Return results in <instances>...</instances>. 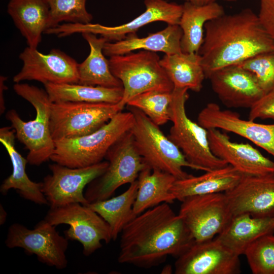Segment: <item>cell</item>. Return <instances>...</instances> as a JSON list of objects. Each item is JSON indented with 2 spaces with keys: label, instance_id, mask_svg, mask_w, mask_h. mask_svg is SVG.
<instances>
[{
  "label": "cell",
  "instance_id": "cell-1",
  "mask_svg": "<svg viewBox=\"0 0 274 274\" xmlns=\"http://www.w3.org/2000/svg\"><path fill=\"white\" fill-rule=\"evenodd\" d=\"M194 241L182 217L162 203L137 215L124 227L118 261L150 268L168 256L178 258Z\"/></svg>",
  "mask_w": 274,
  "mask_h": 274
},
{
  "label": "cell",
  "instance_id": "cell-2",
  "mask_svg": "<svg viewBox=\"0 0 274 274\" xmlns=\"http://www.w3.org/2000/svg\"><path fill=\"white\" fill-rule=\"evenodd\" d=\"M274 51V42L258 15L246 8L224 15L204 25L198 54L206 78L220 68L236 65L257 54Z\"/></svg>",
  "mask_w": 274,
  "mask_h": 274
},
{
  "label": "cell",
  "instance_id": "cell-3",
  "mask_svg": "<svg viewBox=\"0 0 274 274\" xmlns=\"http://www.w3.org/2000/svg\"><path fill=\"white\" fill-rule=\"evenodd\" d=\"M13 89L32 105L36 110V117L25 121L15 110L11 109L7 112L6 118L11 122L16 138L28 150V163L39 166L50 160L55 149L50 123L52 101L45 89L33 85L17 83L13 85Z\"/></svg>",
  "mask_w": 274,
  "mask_h": 274
},
{
  "label": "cell",
  "instance_id": "cell-4",
  "mask_svg": "<svg viewBox=\"0 0 274 274\" xmlns=\"http://www.w3.org/2000/svg\"><path fill=\"white\" fill-rule=\"evenodd\" d=\"M134 122L132 112L121 111L92 133L55 141L50 160L72 168L86 167L100 162L110 148L131 130Z\"/></svg>",
  "mask_w": 274,
  "mask_h": 274
},
{
  "label": "cell",
  "instance_id": "cell-5",
  "mask_svg": "<svg viewBox=\"0 0 274 274\" xmlns=\"http://www.w3.org/2000/svg\"><path fill=\"white\" fill-rule=\"evenodd\" d=\"M187 88H174L170 105L173 125L168 138L180 149L187 161L198 170L210 171L228 164L212 152L208 131L191 120L186 112L185 104L189 97Z\"/></svg>",
  "mask_w": 274,
  "mask_h": 274
},
{
  "label": "cell",
  "instance_id": "cell-6",
  "mask_svg": "<svg viewBox=\"0 0 274 274\" xmlns=\"http://www.w3.org/2000/svg\"><path fill=\"white\" fill-rule=\"evenodd\" d=\"M130 111L134 117L130 132L140 154L150 168L170 174L177 180L190 175L184 170V167L198 170L145 114L133 107Z\"/></svg>",
  "mask_w": 274,
  "mask_h": 274
},
{
  "label": "cell",
  "instance_id": "cell-7",
  "mask_svg": "<svg viewBox=\"0 0 274 274\" xmlns=\"http://www.w3.org/2000/svg\"><path fill=\"white\" fill-rule=\"evenodd\" d=\"M160 60L156 52L146 50L110 57L111 71L123 85V95L119 102L122 109L140 93L151 90L173 91L174 85Z\"/></svg>",
  "mask_w": 274,
  "mask_h": 274
},
{
  "label": "cell",
  "instance_id": "cell-8",
  "mask_svg": "<svg viewBox=\"0 0 274 274\" xmlns=\"http://www.w3.org/2000/svg\"><path fill=\"white\" fill-rule=\"evenodd\" d=\"M105 173L88 185L84 193L89 203L110 198L121 186L137 180L140 173L149 167L140 154L130 130L109 149Z\"/></svg>",
  "mask_w": 274,
  "mask_h": 274
},
{
  "label": "cell",
  "instance_id": "cell-9",
  "mask_svg": "<svg viewBox=\"0 0 274 274\" xmlns=\"http://www.w3.org/2000/svg\"><path fill=\"white\" fill-rule=\"evenodd\" d=\"M119 103L52 102L50 130L54 142L92 133L122 111Z\"/></svg>",
  "mask_w": 274,
  "mask_h": 274
},
{
  "label": "cell",
  "instance_id": "cell-10",
  "mask_svg": "<svg viewBox=\"0 0 274 274\" xmlns=\"http://www.w3.org/2000/svg\"><path fill=\"white\" fill-rule=\"evenodd\" d=\"M145 11L131 21L115 26H107L99 23L86 24L64 23L46 31L47 35L62 38L75 33L89 32L99 35L108 41H119L131 33H136L142 27L156 21L167 24H179L183 6L165 0H145Z\"/></svg>",
  "mask_w": 274,
  "mask_h": 274
},
{
  "label": "cell",
  "instance_id": "cell-11",
  "mask_svg": "<svg viewBox=\"0 0 274 274\" xmlns=\"http://www.w3.org/2000/svg\"><path fill=\"white\" fill-rule=\"evenodd\" d=\"M44 219L56 226L68 225L70 228L64 231L65 237L80 242L86 256L101 248L102 241L109 244L112 240L108 223L96 212L80 203L50 207Z\"/></svg>",
  "mask_w": 274,
  "mask_h": 274
},
{
  "label": "cell",
  "instance_id": "cell-12",
  "mask_svg": "<svg viewBox=\"0 0 274 274\" xmlns=\"http://www.w3.org/2000/svg\"><path fill=\"white\" fill-rule=\"evenodd\" d=\"M53 225L44 219L32 229L17 223L11 224L5 240L10 249L20 248L29 255L35 254L41 262L58 269L68 264L66 252L68 239L61 235Z\"/></svg>",
  "mask_w": 274,
  "mask_h": 274
},
{
  "label": "cell",
  "instance_id": "cell-13",
  "mask_svg": "<svg viewBox=\"0 0 274 274\" xmlns=\"http://www.w3.org/2000/svg\"><path fill=\"white\" fill-rule=\"evenodd\" d=\"M181 202L179 214L196 241L215 238L233 216L225 193L191 196Z\"/></svg>",
  "mask_w": 274,
  "mask_h": 274
},
{
  "label": "cell",
  "instance_id": "cell-14",
  "mask_svg": "<svg viewBox=\"0 0 274 274\" xmlns=\"http://www.w3.org/2000/svg\"><path fill=\"white\" fill-rule=\"evenodd\" d=\"M108 161L83 167L72 168L55 163L49 164L51 174L44 177L42 192L51 208L72 203H89L83 193L86 186L102 175Z\"/></svg>",
  "mask_w": 274,
  "mask_h": 274
},
{
  "label": "cell",
  "instance_id": "cell-15",
  "mask_svg": "<svg viewBox=\"0 0 274 274\" xmlns=\"http://www.w3.org/2000/svg\"><path fill=\"white\" fill-rule=\"evenodd\" d=\"M21 69L13 78L14 83L36 81L47 83H78L79 63L73 58L58 49L44 54L37 48L26 47L20 54Z\"/></svg>",
  "mask_w": 274,
  "mask_h": 274
},
{
  "label": "cell",
  "instance_id": "cell-16",
  "mask_svg": "<svg viewBox=\"0 0 274 274\" xmlns=\"http://www.w3.org/2000/svg\"><path fill=\"white\" fill-rule=\"evenodd\" d=\"M239 256L215 238L196 241L175 263L176 274H238Z\"/></svg>",
  "mask_w": 274,
  "mask_h": 274
},
{
  "label": "cell",
  "instance_id": "cell-17",
  "mask_svg": "<svg viewBox=\"0 0 274 274\" xmlns=\"http://www.w3.org/2000/svg\"><path fill=\"white\" fill-rule=\"evenodd\" d=\"M198 123L207 129L216 128L246 138L274 156V124H264L242 119L236 112L208 104L199 112Z\"/></svg>",
  "mask_w": 274,
  "mask_h": 274
},
{
  "label": "cell",
  "instance_id": "cell-18",
  "mask_svg": "<svg viewBox=\"0 0 274 274\" xmlns=\"http://www.w3.org/2000/svg\"><path fill=\"white\" fill-rule=\"evenodd\" d=\"M225 194L233 215L241 213L256 217L274 215V173L245 175L234 188Z\"/></svg>",
  "mask_w": 274,
  "mask_h": 274
},
{
  "label": "cell",
  "instance_id": "cell-19",
  "mask_svg": "<svg viewBox=\"0 0 274 274\" xmlns=\"http://www.w3.org/2000/svg\"><path fill=\"white\" fill-rule=\"evenodd\" d=\"M208 79L214 92L229 108H250L265 94L253 75L238 65L217 70Z\"/></svg>",
  "mask_w": 274,
  "mask_h": 274
},
{
  "label": "cell",
  "instance_id": "cell-20",
  "mask_svg": "<svg viewBox=\"0 0 274 274\" xmlns=\"http://www.w3.org/2000/svg\"><path fill=\"white\" fill-rule=\"evenodd\" d=\"M210 147L218 158L245 176H261L274 173V161L248 143H238L219 129H208Z\"/></svg>",
  "mask_w": 274,
  "mask_h": 274
},
{
  "label": "cell",
  "instance_id": "cell-21",
  "mask_svg": "<svg viewBox=\"0 0 274 274\" xmlns=\"http://www.w3.org/2000/svg\"><path fill=\"white\" fill-rule=\"evenodd\" d=\"M12 128L9 126L0 128V142L7 151L12 165V173L2 183L0 192L2 195H6L10 189H14L25 199L40 205H49L42 192L41 182L31 181L26 174V166L28 163V160L16 150L15 146L16 135Z\"/></svg>",
  "mask_w": 274,
  "mask_h": 274
},
{
  "label": "cell",
  "instance_id": "cell-22",
  "mask_svg": "<svg viewBox=\"0 0 274 274\" xmlns=\"http://www.w3.org/2000/svg\"><path fill=\"white\" fill-rule=\"evenodd\" d=\"M274 233V215L253 217L248 213L232 216L224 229L215 238L236 255L260 237Z\"/></svg>",
  "mask_w": 274,
  "mask_h": 274
},
{
  "label": "cell",
  "instance_id": "cell-23",
  "mask_svg": "<svg viewBox=\"0 0 274 274\" xmlns=\"http://www.w3.org/2000/svg\"><path fill=\"white\" fill-rule=\"evenodd\" d=\"M183 32L179 24H168L164 29L139 38L136 33L128 35L126 38L114 43L107 42L103 48L105 56L121 55L133 51L142 50L162 52L165 55L182 52L181 41Z\"/></svg>",
  "mask_w": 274,
  "mask_h": 274
},
{
  "label": "cell",
  "instance_id": "cell-24",
  "mask_svg": "<svg viewBox=\"0 0 274 274\" xmlns=\"http://www.w3.org/2000/svg\"><path fill=\"white\" fill-rule=\"evenodd\" d=\"M245 175L231 165L206 172L198 176L176 180L171 192L176 199L182 201L191 196L225 193L234 188Z\"/></svg>",
  "mask_w": 274,
  "mask_h": 274
},
{
  "label": "cell",
  "instance_id": "cell-25",
  "mask_svg": "<svg viewBox=\"0 0 274 274\" xmlns=\"http://www.w3.org/2000/svg\"><path fill=\"white\" fill-rule=\"evenodd\" d=\"M7 11L28 46L37 48L48 28L50 8L47 0H10Z\"/></svg>",
  "mask_w": 274,
  "mask_h": 274
},
{
  "label": "cell",
  "instance_id": "cell-26",
  "mask_svg": "<svg viewBox=\"0 0 274 274\" xmlns=\"http://www.w3.org/2000/svg\"><path fill=\"white\" fill-rule=\"evenodd\" d=\"M182 6L179 23L183 32L181 51L186 53H198L203 42L206 23L224 15V10L216 2L203 5L185 2Z\"/></svg>",
  "mask_w": 274,
  "mask_h": 274
},
{
  "label": "cell",
  "instance_id": "cell-27",
  "mask_svg": "<svg viewBox=\"0 0 274 274\" xmlns=\"http://www.w3.org/2000/svg\"><path fill=\"white\" fill-rule=\"evenodd\" d=\"M90 47L87 58L78 65V83L108 88L123 87L122 82L112 74L109 59L103 52L108 40L102 37L89 33H81Z\"/></svg>",
  "mask_w": 274,
  "mask_h": 274
},
{
  "label": "cell",
  "instance_id": "cell-28",
  "mask_svg": "<svg viewBox=\"0 0 274 274\" xmlns=\"http://www.w3.org/2000/svg\"><path fill=\"white\" fill-rule=\"evenodd\" d=\"M177 180L170 174L147 167L139 174L138 188L133 211L137 215L162 203L176 200L171 188Z\"/></svg>",
  "mask_w": 274,
  "mask_h": 274
},
{
  "label": "cell",
  "instance_id": "cell-29",
  "mask_svg": "<svg viewBox=\"0 0 274 274\" xmlns=\"http://www.w3.org/2000/svg\"><path fill=\"white\" fill-rule=\"evenodd\" d=\"M138 188V180L119 195L87 204V206L99 214L109 225L113 241L116 240L124 227L136 215L133 211Z\"/></svg>",
  "mask_w": 274,
  "mask_h": 274
},
{
  "label": "cell",
  "instance_id": "cell-30",
  "mask_svg": "<svg viewBox=\"0 0 274 274\" xmlns=\"http://www.w3.org/2000/svg\"><path fill=\"white\" fill-rule=\"evenodd\" d=\"M160 63L174 88H185L196 92L202 89L206 76L198 53L165 54Z\"/></svg>",
  "mask_w": 274,
  "mask_h": 274
},
{
  "label": "cell",
  "instance_id": "cell-31",
  "mask_svg": "<svg viewBox=\"0 0 274 274\" xmlns=\"http://www.w3.org/2000/svg\"><path fill=\"white\" fill-rule=\"evenodd\" d=\"M44 85L50 100L62 101L119 103L122 99L123 87L108 88L79 83L53 84Z\"/></svg>",
  "mask_w": 274,
  "mask_h": 274
},
{
  "label": "cell",
  "instance_id": "cell-32",
  "mask_svg": "<svg viewBox=\"0 0 274 274\" xmlns=\"http://www.w3.org/2000/svg\"><path fill=\"white\" fill-rule=\"evenodd\" d=\"M172 99L173 91L151 90L135 96L126 105L141 110L160 126L170 121Z\"/></svg>",
  "mask_w": 274,
  "mask_h": 274
},
{
  "label": "cell",
  "instance_id": "cell-33",
  "mask_svg": "<svg viewBox=\"0 0 274 274\" xmlns=\"http://www.w3.org/2000/svg\"><path fill=\"white\" fill-rule=\"evenodd\" d=\"M87 1L47 0L50 8L47 29L55 27L61 22L82 24L90 23L93 16L86 9Z\"/></svg>",
  "mask_w": 274,
  "mask_h": 274
},
{
  "label": "cell",
  "instance_id": "cell-34",
  "mask_svg": "<svg viewBox=\"0 0 274 274\" xmlns=\"http://www.w3.org/2000/svg\"><path fill=\"white\" fill-rule=\"evenodd\" d=\"M253 274H274V235L263 236L246 249L244 254Z\"/></svg>",
  "mask_w": 274,
  "mask_h": 274
},
{
  "label": "cell",
  "instance_id": "cell-35",
  "mask_svg": "<svg viewBox=\"0 0 274 274\" xmlns=\"http://www.w3.org/2000/svg\"><path fill=\"white\" fill-rule=\"evenodd\" d=\"M236 65L252 73L265 93L274 89V51L257 54Z\"/></svg>",
  "mask_w": 274,
  "mask_h": 274
},
{
  "label": "cell",
  "instance_id": "cell-36",
  "mask_svg": "<svg viewBox=\"0 0 274 274\" xmlns=\"http://www.w3.org/2000/svg\"><path fill=\"white\" fill-rule=\"evenodd\" d=\"M271 119L274 120V89L267 92L251 108L249 119Z\"/></svg>",
  "mask_w": 274,
  "mask_h": 274
},
{
  "label": "cell",
  "instance_id": "cell-37",
  "mask_svg": "<svg viewBox=\"0 0 274 274\" xmlns=\"http://www.w3.org/2000/svg\"><path fill=\"white\" fill-rule=\"evenodd\" d=\"M258 15L263 27L274 42V0H261Z\"/></svg>",
  "mask_w": 274,
  "mask_h": 274
},
{
  "label": "cell",
  "instance_id": "cell-38",
  "mask_svg": "<svg viewBox=\"0 0 274 274\" xmlns=\"http://www.w3.org/2000/svg\"><path fill=\"white\" fill-rule=\"evenodd\" d=\"M7 80V77L3 75L0 76V114H3L6 110L4 90L8 89V87L5 85V82Z\"/></svg>",
  "mask_w": 274,
  "mask_h": 274
},
{
  "label": "cell",
  "instance_id": "cell-39",
  "mask_svg": "<svg viewBox=\"0 0 274 274\" xmlns=\"http://www.w3.org/2000/svg\"><path fill=\"white\" fill-rule=\"evenodd\" d=\"M197 5H203L216 2L217 0H183Z\"/></svg>",
  "mask_w": 274,
  "mask_h": 274
},
{
  "label": "cell",
  "instance_id": "cell-40",
  "mask_svg": "<svg viewBox=\"0 0 274 274\" xmlns=\"http://www.w3.org/2000/svg\"><path fill=\"white\" fill-rule=\"evenodd\" d=\"M7 217V213L2 204H0V225L5 224Z\"/></svg>",
  "mask_w": 274,
  "mask_h": 274
},
{
  "label": "cell",
  "instance_id": "cell-41",
  "mask_svg": "<svg viewBox=\"0 0 274 274\" xmlns=\"http://www.w3.org/2000/svg\"><path fill=\"white\" fill-rule=\"evenodd\" d=\"M161 272L162 273H172V266L170 265H166L165 266H164Z\"/></svg>",
  "mask_w": 274,
  "mask_h": 274
},
{
  "label": "cell",
  "instance_id": "cell-42",
  "mask_svg": "<svg viewBox=\"0 0 274 274\" xmlns=\"http://www.w3.org/2000/svg\"><path fill=\"white\" fill-rule=\"evenodd\" d=\"M225 1H235L236 0H225Z\"/></svg>",
  "mask_w": 274,
  "mask_h": 274
}]
</instances>
